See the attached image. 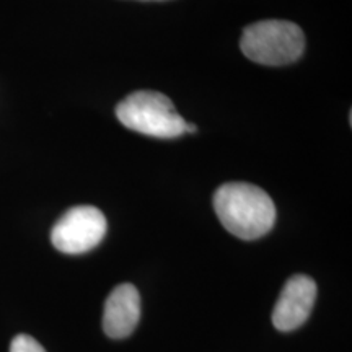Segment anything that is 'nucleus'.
<instances>
[{
  "mask_svg": "<svg viewBox=\"0 0 352 352\" xmlns=\"http://www.w3.org/2000/svg\"><path fill=\"white\" fill-rule=\"evenodd\" d=\"M10 352H46L44 347L28 334H19L13 338L10 344Z\"/></svg>",
  "mask_w": 352,
  "mask_h": 352,
  "instance_id": "7",
  "label": "nucleus"
},
{
  "mask_svg": "<svg viewBox=\"0 0 352 352\" xmlns=\"http://www.w3.org/2000/svg\"><path fill=\"white\" fill-rule=\"evenodd\" d=\"M316 300V284L311 277L297 274L285 283L272 311V323L279 331L302 327Z\"/></svg>",
  "mask_w": 352,
  "mask_h": 352,
  "instance_id": "5",
  "label": "nucleus"
},
{
  "mask_svg": "<svg viewBox=\"0 0 352 352\" xmlns=\"http://www.w3.org/2000/svg\"><path fill=\"white\" fill-rule=\"evenodd\" d=\"M214 210L226 230L241 240L261 239L276 222L271 196L250 183L222 184L214 195Z\"/></svg>",
  "mask_w": 352,
  "mask_h": 352,
  "instance_id": "1",
  "label": "nucleus"
},
{
  "mask_svg": "<svg viewBox=\"0 0 352 352\" xmlns=\"http://www.w3.org/2000/svg\"><path fill=\"white\" fill-rule=\"evenodd\" d=\"M140 318V296L132 284H120L104 303L103 329L109 338L122 340L132 334Z\"/></svg>",
  "mask_w": 352,
  "mask_h": 352,
  "instance_id": "6",
  "label": "nucleus"
},
{
  "mask_svg": "<svg viewBox=\"0 0 352 352\" xmlns=\"http://www.w3.org/2000/svg\"><path fill=\"white\" fill-rule=\"evenodd\" d=\"M196 131H197V127L195 124H188V122H186V129H184V134H186V132H196Z\"/></svg>",
  "mask_w": 352,
  "mask_h": 352,
  "instance_id": "8",
  "label": "nucleus"
},
{
  "mask_svg": "<svg viewBox=\"0 0 352 352\" xmlns=\"http://www.w3.org/2000/svg\"><path fill=\"white\" fill-rule=\"evenodd\" d=\"M107 217L94 206H76L56 222L51 241L65 254H82L94 250L107 235Z\"/></svg>",
  "mask_w": 352,
  "mask_h": 352,
  "instance_id": "4",
  "label": "nucleus"
},
{
  "mask_svg": "<svg viewBox=\"0 0 352 352\" xmlns=\"http://www.w3.org/2000/svg\"><path fill=\"white\" fill-rule=\"evenodd\" d=\"M240 47L256 64L285 65L300 59L305 51V34L292 21L261 20L243 30Z\"/></svg>",
  "mask_w": 352,
  "mask_h": 352,
  "instance_id": "2",
  "label": "nucleus"
},
{
  "mask_svg": "<svg viewBox=\"0 0 352 352\" xmlns=\"http://www.w3.org/2000/svg\"><path fill=\"white\" fill-rule=\"evenodd\" d=\"M116 116L127 129L157 139H175L184 134L186 121L179 116L168 96L139 90L116 107Z\"/></svg>",
  "mask_w": 352,
  "mask_h": 352,
  "instance_id": "3",
  "label": "nucleus"
}]
</instances>
